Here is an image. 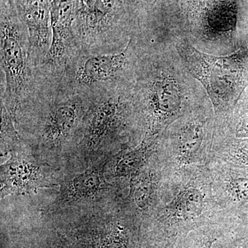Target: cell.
I'll list each match as a JSON object with an SVG mask.
<instances>
[{"label": "cell", "mask_w": 248, "mask_h": 248, "mask_svg": "<svg viewBox=\"0 0 248 248\" xmlns=\"http://www.w3.org/2000/svg\"><path fill=\"white\" fill-rule=\"evenodd\" d=\"M155 0H124L127 5L138 6L153 4Z\"/></svg>", "instance_id": "cell-13"}, {"label": "cell", "mask_w": 248, "mask_h": 248, "mask_svg": "<svg viewBox=\"0 0 248 248\" xmlns=\"http://www.w3.org/2000/svg\"><path fill=\"white\" fill-rule=\"evenodd\" d=\"M139 60L138 49L130 37L124 50L118 53L80 51L66 63L60 79L67 87L92 99L135 86Z\"/></svg>", "instance_id": "cell-2"}, {"label": "cell", "mask_w": 248, "mask_h": 248, "mask_svg": "<svg viewBox=\"0 0 248 248\" xmlns=\"http://www.w3.org/2000/svg\"><path fill=\"white\" fill-rule=\"evenodd\" d=\"M1 104L16 116L35 91L38 68L31 58L29 31L15 6L1 0Z\"/></svg>", "instance_id": "cell-1"}, {"label": "cell", "mask_w": 248, "mask_h": 248, "mask_svg": "<svg viewBox=\"0 0 248 248\" xmlns=\"http://www.w3.org/2000/svg\"><path fill=\"white\" fill-rule=\"evenodd\" d=\"M241 248H248V244L244 245V246H243V247Z\"/></svg>", "instance_id": "cell-18"}, {"label": "cell", "mask_w": 248, "mask_h": 248, "mask_svg": "<svg viewBox=\"0 0 248 248\" xmlns=\"http://www.w3.org/2000/svg\"><path fill=\"white\" fill-rule=\"evenodd\" d=\"M239 155L241 159L248 163V144L240 148Z\"/></svg>", "instance_id": "cell-14"}, {"label": "cell", "mask_w": 248, "mask_h": 248, "mask_svg": "<svg viewBox=\"0 0 248 248\" xmlns=\"http://www.w3.org/2000/svg\"><path fill=\"white\" fill-rule=\"evenodd\" d=\"M50 1L51 0H15L14 2L18 16L29 31L31 58L37 68L45 61L51 45Z\"/></svg>", "instance_id": "cell-6"}, {"label": "cell", "mask_w": 248, "mask_h": 248, "mask_svg": "<svg viewBox=\"0 0 248 248\" xmlns=\"http://www.w3.org/2000/svg\"><path fill=\"white\" fill-rule=\"evenodd\" d=\"M8 2L9 3V4L11 5V6H14L15 0H7Z\"/></svg>", "instance_id": "cell-17"}, {"label": "cell", "mask_w": 248, "mask_h": 248, "mask_svg": "<svg viewBox=\"0 0 248 248\" xmlns=\"http://www.w3.org/2000/svg\"><path fill=\"white\" fill-rule=\"evenodd\" d=\"M102 185V178L99 171L88 170L73 179L70 192L77 198H85L95 195Z\"/></svg>", "instance_id": "cell-8"}, {"label": "cell", "mask_w": 248, "mask_h": 248, "mask_svg": "<svg viewBox=\"0 0 248 248\" xmlns=\"http://www.w3.org/2000/svg\"><path fill=\"white\" fill-rule=\"evenodd\" d=\"M74 0H51V45L42 64L63 70L71 59L81 51L73 32Z\"/></svg>", "instance_id": "cell-5"}, {"label": "cell", "mask_w": 248, "mask_h": 248, "mask_svg": "<svg viewBox=\"0 0 248 248\" xmlns=\"http://www.w3.org/2000/svg\"><path fill=\"white\" fill-rule=\"evenodd\" d=\"M151 194V183L148 179L142 180L137 186L135 192V201L140 208H143L149 202Z\"/></svg>", "instance_id": "cell-12"}, {"label": "cell", "mask_w": 248, "mask_h": 248, "mask_svg": "<svg viewBox=\"0 0 248 248\" xmlns=\"http://www.w3.org/2000/svg\"><path fill=\"white\" fill-rule=\"evenodd\" d=\"M228 190L231 195L239 202L248 200V179L238 178L228 184Z\"/></svg>", "instance_id": "cell-11"}, {"label": "cell", "mask_w": 248, "mask_h": 248, "mask_svg": "<svg viewBox=\"0 0 248 248\" xmlns=\"http://www.w3.org/2000/svg\"><path fill=\"white\" fill-rule=\"evenodd\" d=\"M124 0H74L73 29L81 51L112 54L128 44L132 29Z\"/></svg>", "instance_id": "cell-3"}, {"label": "cell", "mask_w": 248, "mask_h": 248, "mask_svg": "<svg viewBox=\"0 0 248 248\" xmlns=\"http://www.w3.org/2000/svg\"><path fill=\"white\" fill-rule=\"evenodd\" d=\"M203 208V199L200 191L190 188L178 198L176 209L179 217L192 218L200 215Z\"/></svg>", "instance_id": "cell-10"}, {"label": "cell", "mask_w": 248, "mask_h": 248, "mask_svg": "<svg viewBox=\"0 0 248 248\" xmlns=\"http://www.w3.org/2000/svg\"><path fill=\"white\" fill-rule=\"evenodd\" d=\"M248 133V117L245 119L244 122H243L242 125L240 128L239 133Z\"/></svg>", "instance_id": "cell-15"}, {"label": "cell", "mask_w": 248, "mask_h": 248, "mask_svg": "<svg viewBox=\"0 0 248 248\" xmlns=\"http://www.w3.org/2000/svg\"><path fill=\"white\" fill-rule=\"evenodd\" d=\"M214 242V241H210V242L207 243L205 245V246H203V248H211L212 244H213V243Z\"/></svg>", "instance_id": "cell-16"}, {"label": "cell", "mask_w": 248, "mask_h": 248, "mask_svg": "<svg viewBox=\"0 0 248 248\" xmlns=\"http://www.w3.org/2000/svg\"><path fill=\"white\" fill-rule=\"evenodd\" d=\"M203 137V124L193 122L189 124L180 133L178 142V151L181 157L190 159L202 146Z\"/></svg>", "instance_id": "cell-7"}, {"label": "cell", "mask_w": 248, "mask_h": 248, "mask_svg": "<svg viewBox=\"0 0 248 248\" xmlns=\"http://www.w3.org/2000/svg\"><path fill=\"white\" fill-rule=\"evenodd\" d=\"M152 135H150L138 148L129 152L117 163L116 173L118 176H127L140 169L148 151V147L152 143Z\"/></svg>", "instance_id": "cell-9"}, {"label": "cell", "mask_w": 248, "mask_h": 248, "mask_svg": "<svg viewBox=\"0 0 248 248\" xmlns=\"http://www.w3.org/2000/svg\"><path fill=\"white\" fill-rule=\"evenodd\" d=\"M179 50L191 73L205 86L215 108L224 109L237 77L232 56L202 53L187 42L180 43Z\"/></svg>", "instance_id": "cell-4"}]
</instances>
